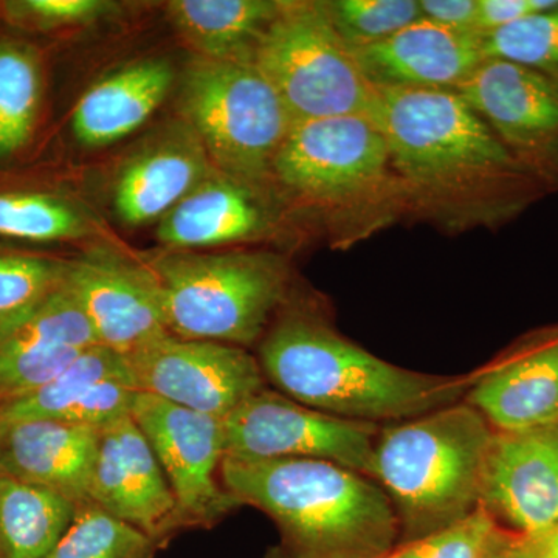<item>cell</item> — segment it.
<instances>
[{"mask_svg":"<svg viewBox=\"0 0 558 558\" xmlns=\"http://www.w3.org/2000/svg\"><path fill=\"white\" fill-rule=\"evenodd\" d=\"M497 523L480 508L464 520L438 532L402 543L381 558H487Z\"/></svg>","mask_w":558,"mask_h":558,"instance_id":"obj_32","label":"cell"},{"mask_svg":"<svg viewBox=\"0 0 558 558\" xmlns=\"http://www.w3.org/2000/svg\"><path fill=\"white\" fill-rule=\"evenodd\" d=\"M487 558H558V524L537 534H515L497 524Z\"/></svg>","mask_w":558,"mask_h":558,"instance_id":"obj_34","label":"cell"},{"mask_svg":"<svg viewBox=\"0 0 558 558\" xmlns=\"http://www.w3.org/2000/svg\"><path fill=\"white\" fill-rule=\"evenodd\" d=\"M98 343L89 318L64 282L24 322L0 337V387L13 395L36 391Z\"/></svg>","mask_w":558,"mask_h":558,"instance_id":"obj_19","label":"cell"},{"mask_svg":"<svg viewBox=\"0 0 558 558\" xmlns=\"http://www.w3.org/2000/svg\"><path fill=\"white\" fill-rule=\"evenodd\" d=\"M100 429L62 422L0 421V473L90 501Z\"/></svg>","mask_w":558,"mask_h":558,"instance_id":"obj_20","label":"cell"},{"mask_svg":"<svg viewBox=\"0 0 558 558\" xmlns=\"http://www.w3.org/2000/svg\"><path fill=\"white\" fill-rule=\"evenodd\" d=\"M89 499L159 548L183 531L170 483L132 416L100 429Z\"/></svg>","mask_w":558,"mask_h":558,"instance_id":"obj_13","label":"cell"},{"mask_svg":"<svg viewBox=\"0 0 558 558\" xmlns=\"http://www.w3.org/2000/svg\"><path fill=\"white\" fill-rule=\"evenodd\" d=\"M204 146L186 124L137 154L116 183L113 204L121 220L143 226L163 219L208 175Z\"/></svg>","mask_w":558,"mask_h":558,"instance_id":"obj_21","label":"cell"},{"mask_svg":"<svg viewBox=\"0 0 558 558\" xmlns=\"http://www.w3.org/2000/svg\"><path fill=\"white\" fill-rule=\"evenodd\" d=\"M279 2L270 0H174L168 13L197 57L253 62Z\"/></svg>","mask_w":558,"mask_h":558,"instance_id":"obj_24","label":"cell"},{"mask_svg":"<svg viewBox=\"0 0 558 558\" xmlns=\"http://www.w3.org/2000/svg\"><path fill=\"white\" fill-rule=\"evenodd\" d=\"M40 98L38 61L16 44L0 46V157L31 137Z\"/></svg>","mask_w":558,"mask_h":558,"instance_id":"obj_27","label":"cell"},{"mask_svg":"<svg viewBox=\"0 0 558 558\" xmlns=\"http://www.w3.org/2000/svg\"><path fill=\"white\" fill-rule=\"evenodd\" d=\"M267 223L266 211L247 183L211 172L161 219L157 236L172 252H196L253 240Z\"/></svg>","mask_w":558,"mask_h":558,"instance_id":"obj_22","label":"cell"},{"mask_svg":"<svg viewBox=\"0 0 558 558\" xmlns=\"http://www.w3.org/2000/svg\"><path fill=\"white\" fill-rule=\"evenodd\" d=\"M264 558H290L286 556L284 553H282L281 549L278 548V546H271L269 550H267L266 557Z\"/></svg>","mask_w":558,"mask_h":558,"instance_id":"obj_37","label":"cell"},{"mask_svg":"<svg viewBox=\"0 0 558 558\" xmlns=\"http://www.w3.org/2000/svg\"><path fill=\"white\" fill-rule=\"evenodd\" d=\"M240 506L269 515L290 558H381L399 545L395 508L376 480L319 459L223 458Z\"/></svg>","mask_w":558,"mask_h":558,"instance_id":"obj_2","label":"cell"},{"mask_svg":"<svg viewBox=\"0 0 558 558\" xmlns=\"http://www.w3.org/2000/svg\"><path fill=\"white\" fill-rule=\"evenodd\" d=\"M131 416L159 459L183 531L211 529L240 508L220 480L226 458L222 418L140 391Z\"/></svg>","mask_w":558,"mask_h":558,"instance_id":"obj_9","label":"cell"},{"mask_svg":"<svg viewBox=\"0 0 558 558\" xmlns=\"http://www.w3.org/2000/svg\"><path fill=\"white\" fill-rule=\"evenodd\" d=\"M483 38L478 32L454 31L418 17L354 53L376 87L454 89L486 60Z\"/></svg>","mask_w":558,"mask_h":558,"instance_id":"obj_17","label":"cell"},{"mask_svg":"<svg viewBox=\"0 0 558 558\" xmlns=\"http://www.w3.org/2000/svg\"><path fill=\"white\" fill-rule=\"evenodd\" d=\"M481 508L499 527L537 534L558 524V422L495 429L484 465Z\"/></svg>","mask_w":558,"mask_h":558,"instance_id":"obj_12","label":"cell"},{"mask_svg":"<svg viewBox=\"0 0 558 558\" xmlns=\"http://www.w3.org/2000/svg\"><path fill=\"white\" fill-rule=\"evenodd\" d=\"M380 428L311 409L267 387L223 418L226 457L319 459L373 478Z\"/></svg>","mask_w":558,"mask_h":558,"instance_id":"obj_8","label":"cell"},{"mask_svg":"<svg viewBox=\"0 0 558 558\" xmlns=\"http://www.w3.org/2000/svg\"><path fill=\"white\" fill-rule=\"evenodd\" d=\"M126 359L137 391L222 421L267 388L256 355L219 341L168 333Z\"/></svg>","mask_w":558,"mask_h":558,"instance_id":"obj_10","label":"cell"},{"mask_svg":"<svg viewBox=\"0 0 558 558\" xmlns=\"http://www.w3.org/2000/svg\"><path fill=\"white\" fill-rule=\"evenodd\" d=\"M110 3L101 0H28L22 3L32 20L50 27L86 25L108 13Z\"/></svg>","mask_w":558,"mask_h":558,"instance_id":"obj_33","label":"cell"},{"mask_svg":"<svg viewBox=\"0 0 558 558\" xmlns=\"http://www.w3.org/2000/svg\"><path fill=\"white\" fill-rule=\"evenodd\" d=\"M178 106L209 161L247 185L271 172L293 124L253 62L194 58L180 81Z\"/></svg>","mask_w":558,"mask_h":558,"instance_id":"obj_6","label":"cell"},{"mask_svg":"<svg viewBox=\"0 0 558 558\" xmlns=\"http://www.w3.org/2000/svg\"><path fill=\"white\" fill-rule=\"evenodd\" d=\"M377 90V128L389 159L410 179L446 185L515 167L508 146L453 89Z\"/></svg>","mask_w":558,"mask_h":558,"instance_id":"obj_7","label":"cell"},{"mask_svg":"<svg viewBox=\"0 0 558 558\" xmlns=\"http://www.w3.org/2000/svg\"><path fill=\"white\" fill-rule=\"evenodd\" d=\"M174 83V69L163 60L135 62L112 73L84 94L72 126L83 145H113L138 130L156 112Z\"/></svg>","mask_w":558,"mask_h":558,"instance_id":"obj_23","label":"cell"},{"mask_svg":"<svg viewBox=\"0 0 558 558\" xmlns=\"http://www.w3.org/2000/svg\"><path fill=\"white\" fill-rule=\"evenodd\" d=\"M65 284L89 318L98 343L124 357L171 333L159 282L148 266L86 256L68 263Z\"/></svg>","mask_w":558,"mask_h":558,"instance_id":"obj_14","label":"cell"},{"mask_svg":"<svg viewBox=\"0 0 558 558\" xmlns=\"http://www.w3.org/2000/svg\"><path fill=\"white\" fill-rule=\"evenodd\" d=\"M148 267L180 339L252 347L290 296L288 264L274 253L168 250Z\"/></svg>","mask_w":558,"mask_h":558,"instance_id":"obj_4","label":"cell"},{"mask_svg":"<svg viewBox=\"0 0 558 558\" xmlns=\"http://www.w3.org/2000/svg\"><path fill=\"white\" fill-rule=\"evenodd\" d=\"M494 433L465 400L381 425L373 478L395 508L399 545L449 527L480 508Z\"/></svg>","mask_w":558,"mask_h":558,"instance_id":"obj_3","label":"cell"},{"mask_svg":"<svg viewBox=\"0 0 558 558\" xmlns=\"http://www.w3.org/2000/svg\"><path fill=\"white\" fill-rule=\"evenodd\" d=\"M484 57L515 62L558 83V3L484 35Z\"/></svg>","mask_w":558,"mask_h":558,"instance_id":"obj_30","label":"cell"},{"mask_svg":"<svg viewBox=\"0 0 558 558\" xmlns=\"http://www.w3.org/2000/svg\"><path fill=\"white\" fill-rule=\"evenodd\" d=\"M473 376L464 400L494 429L558 422V325L527 333Z\"/></svg>","mask_w":558,"mask_h":558,"instance_id":"obj_15","label":"cell"},{"mask_svg":"<svg viewBox=\"0 0 558 558\" xmlns=\"http://www.w3.org/2000/svg\"><path fill=\"white\" fill-rule=\"evenodd\" d=\"M557 3L558 0H478L476 32L488 35L539 11L553 9Z\"/></svg>","mask_w":558,"mask_h":558,"instance_id":"obj_35","label":"cell"},{"mask_svg":"<svg viewBox=\"0 0 558 558\" xmlns=\"http://www.w3.org/2000/svg\"><path fill=\"white\" fill-rule=\"evenodd\" d=\"M154 539L92 501L76 505L75 517L46 558H154Z\"/></svg>","mask_w":558,"mask_h":558,"instance_id":"obj_26","label":"cell"},{"mask_svg":"<svg viewBox=\"0 0 558 558\" xmlns=\"http://www.w3.org/2000/svg\"><path fill=\"white\" fill-rule=\"evenodd\" d=\"M89 233L80 209L60 197L35 193L0 194V234L17 240H76Z\"/></svg>","mask_w":558,"mask_h":558,"instance_id":"obj_28","label":"cell"},{"mask_svg":"<svg viewBox=\"0 0 558 558\" xmlns=\"http://www.w3.org/2000/svg\"><path fill=\"white\" fill-rule=\"evenodd\" d=\"M76 505L50 488L0 473V558H46L68 531Z\"/></svg>","mask_w":558,"mask_h":558,"instance_id":"obj_25","label":"cell"},{"mask_svg":"<svg viewBox=\"0 0 558 558\" xmlns=\"http://www.w3.org/2000/svg\"><path fill=\"white\" fill-rule=\"evenodd\" d=\"M453 90L505 145L538 150L558 138V83L537 70L486 58Z\"/></svg>","mask_w":558,"mask_h":558,"instance_id":"obj_18","label":"cell"},{"mask_svg":"<svg viewBox=\"0 0 558 558\" xmlns=\"http://www.w3.org/2000/svg\"><path fill=\"white\" fill-rule=\"evenodd\" d=\"M267 384L288 398L351 421L400 422L462 402L475 376L400 368L341 336L323 311L292 295L258 343Z\"/></svg>","mask_w":558,"mask_h":558,"instance_id":"obj_1","label":"cell"},{"mask_svg":"<svg viewBox=\"0 0 558 558\" xmlns=\"http://www.w3.org/2000/svg\"><path fill=\"white\" fill-rule=\"evenodd\" d=\"M389 161L387 140L373 120L329 117L293 123L271 172L300 196L332 201L379 182Z\"/></svg>","mask_w":558,"mask_h":558,"instance_id":"obj_11","label":"cell"},{"mask_svg":"<svg viewBox=\"0 0 558 558\" xmlns=\"http://www.w3.org/2000/svg\"><path fill=\"white\" fill-rule=\"evenodd\" d=\"M137 395L128 359L94 344L57 379L31 395L3 402L0 421L43 418L101 429L131 416Z\"/></svg>","mask_w":558,"mask_h":558,"instance_id":"obj_16","label":"cell"},{"mask_svg":"<svg viewBox=\"0 0 558 558\" xmlns=\"http://www.w3.org/2000/svg\"><path fill=\"white\" fill-rule=\"evenodd\" d=\"M68 263L0 253V337L24 322L65 279Z\"/></svg>","mask_w":558,"mask_h":558,"instance_id":"obj_29","label":"cell"},{"mask_svg":"<svg viewBox=\"0 0 558 558\" xmlns=\"http://www.w3.org/2000/svg\"><path fill=\"white\" fill-rule=\"evenodd\" d=\"M421 17L454 28V31L476 32L478 0H421Z\"/></svg>","mask_w":558,"mask_h":558,"instance_id":"obj_36","label":"cell"},{"mask_svg":"<svg viewBox=\"0 0 558 558\" xmlns=\"http://www.w3.org/2000/svg\"><path fill=\"white\" fill-rule=\"evenodd\" d=\"M325 3L333 27L352 50L380 43L421 17L416 0H337Z\"/></svg>","mask_w":558,"mask_h":558,"instance_id":"obj_31","label":"cell"},{"mask_svg":"<svg viewBox=\"0 0 558 558\" xmlns=\"http://www.w3.org/2000/svg\"><path fill=\"white\" fill-rule=\"evenodd\" d=\"M253 64L292 123L359 116L376 123L379 90L333 27L325 2H279Z\"/></svg>","mask_w":558,"mask_h":558,"instance_id":"obj_5","label":"cell"}]
</instances>
